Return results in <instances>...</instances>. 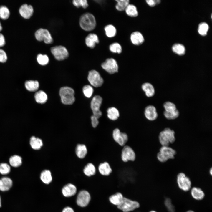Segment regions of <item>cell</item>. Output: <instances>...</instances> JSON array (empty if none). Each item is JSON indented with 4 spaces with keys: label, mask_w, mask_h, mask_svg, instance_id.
Listing matches in <instances>:
<instances>
[{
    "label": "cell",
    "mask_w": 212,
    "mask_h": 212,
    "mask_svg": "<svg viewBox=\"0 0 212 212\" xmlns=\"http://www.w3.org/2000/svg\"><path fill=\"white\" fill-rule=\"evenodd\" d=\"M79 22L81 28L86 31H92L96 26V21L95 16L89 13L82 14L80 17Z\"/></svg>",
    "instance_id": "6da1fadb"
},
{
    "label": "cell",
    "mask_w": 212,
    "mask_h": 212,
    "mask_svg": "<svg viewBox=\"0 0 212 212\" xmlns=\"http://www.w3.org/2000/svg\"><path fill=\"white\" fill-rule=\"evenodd\" d=\"M158 138L162 146H169L175 140V132L169 128H166L160 132Z\"/></svg>",
    "instance_id": "7a4b0ae2"
},
{
    "label": "cell",
    "mask_w": 212,
    "mask_h": 212,
    "mask_svg": "<svg viewBox=\"0 0 212 212\" xmlns=\"http://www.w3.org/2000/svg\"><path fill=\"white\" fill-rule=\"evenodd\" d=\"M59 94L62 103L66 105L73 104L75 100L74 91L72 88L63 87L60 89Z\"/></svg>",
    "instance_id": "3957f363"
},
{
    "label": "cell",
    "mask_w": 212,
    "mask_h": 212,
    "mask_svg": "<svg viewBox=\"0 0 212 212\" xmlns=\"http://www.w3.org/2000/svg\"><path fill=\"white\" fill-rule=\"evenodd\" d=\"M176 154L175 150L169 146H162L157 154V157L160 162L164 163L169 159H173Z\"/></svg>",
    "instance_id": "277c9868"
},
{
    "label": "cell",
    "mask_w": 212,
    "mask_h": 212,
    "mask_svg": "<svg viewBox=\"0 0 212 212\" xmlns=\"http://www.w3.org/2000/svg\"><path fill=\"white\" fill-rule=\"evenodd\" d=\"M140 206L138 201L124 197L121 203L117 207L123 212H131L138 208Z\"/></svg>",
    "instance_id": "5b68a950"
},
{
    "label": "cell",
    "mask_w": 212,
    "mask_h": 212,
    "mask_svg": "<svg viewBox=\"0 0 212 212\" xmlns=\"http://www.w3.org/2000/svg\"><path fill=\"white\" fill-rule=\"evenodd\" d=\"M136 153L131 147L127 145L122 147L121 152L120 158L123 162H134L136 160Z\"/></svg>",
    "instance_id": "8992f818"
},
{
    "label": "cell",
    "mask_w": 212,
    "mask_h": 212,
    "mask_svg": "<svg viewBox=\"0 0 212 212\" xmlns=\"http://www.w3.org/2000/svg\"><path fill=\"white\" fill-rule=\"evenodd\" d=\"M112 137L114 141L122 147L126 145L128 140L127 134L125 132L121 131L118 128H116L113 130Z\"/></svg>",
    "instance_id": "52a82bcc"
},
{
    "label": "cell",
    "mask_w": 212,
    "mask_h": 212,
    "mask_svg": "<svg viewBox=\"0 0 212 212\" xmlns=\"http://www.w3.org/2000/svg\"><path fill=\"white\" fill-rule=\"evenodd\" d=\"M177 183L179 188L183 191H188L191 188V180L189 178L183 173H180L177 175Z\"/></svg>",
    "instance_id": "ba28073f"
},
{
    "label": "cell",
    "mask_w": 212,
    "mask_h": 212,
    "mask_svg": "<svg viewBox=\"0 0 212 212\" xmlns=\"http://www.w3.org/2000/svg\"><path fill=\"white\" fill-rule=\"evenodd\" d=\"M51 51L55 58L59 61L63 60L66 59L69 55L67 49L62 46L52 47L51 49Z\"/></svg>",
    "instance_id": "9c48e42d"
},
{
    "label": "cell",
    "mask_w": 212,
    "mask_h": 212,
    "mask_svg": "<svg viewBox=\"0 0 212 212\" xmlns=\"http://www.w3.org/2000/svg\"><path fill=\"white\" fill-rule=\"evenodd\" d=\"M102 100L101 97L96 95L93 97L91 102V107L93 112V115L98 119L102 115V112L100 109Z\"/></svg>",
    "instance_id": "30bf717a"
},
{
    "label": "cell",
    "mask_w": 212,
    "mask_h": 212,
    "mask_svg": "<svg viewBox=\"0 0 212 212\" xmlns=\"http://www.w3.org/2000/svg\"><path fill=\"white\" fill-rule=\"evenodd\" d=\"M102 68L110 74L118 71V66L116 60L113 58H108L101 64Z\"/></svg>",
    "instance_id": "8fae6325"
},
{
    "label": "cell",
    "mask_w": 212,
    "mask_h": 212,
    "mask_svg": "<svg viewBox=\"0 0 212 212\" xmlns=\"http://www.w3.org/2000/svg\"><path fill=\"white\" fill-rule=\"evenodd\" d=\"M35 36L36 39L39 41H44L47 44L53 42V39L49 32L47 29L40 28L36 32Z\"/></svg>",
    "instance_id": "7c38bea8"
},
{
    "label": "cell",
    "mask_w": 212,
    "mask_h": 212,
    "mask_svg": "<svg viewBox=\"0 0 212 212\" xmlns=\"http://www.w3.org/2000/svg\"><path fill=\"white\" fill-rule=\"evenodd\" d=\"M87 78L90 84L95 87H100L104 82L99 73L94 70L89 72Z\"/></svg>",
    "instance_id": "4fadbf2b"
},
{
    "label": "cell",
    "mask_w": 212,
    "mask_h": 212,
    "mask_svg": "<svg viewBox=\"0 0 212 212\" xmlns=\"http://www.w3.org/2000/svg\"><path fill=\"white\" fill-rule=\"evenodd\" d=\"M91 199L90 193L86 190H82L78 193L77 198V203L79 206L84 207L89 204Z\"/></svg>",
    "instance_id": "5bb4252c"
},
{
    "label": "cell",
    "mask_w": 212,
    "mask_h": 212,
    "mask_svg": "<svg viewBox=\"0 0 212 212\" xmlns=\"http://www.w3.org/2000/svg\"><path fill=\"white\" fill-rule=\"evenodd\" d=\"M97 170L99 173L104 176H109L112 171L110 165L107 161L100 163L98 165Z\"/></svg>",
    "instance_id": "9a60e30c"
},
{
    "label": "cell",
    "mask_w": 212,
    "mask_h": 212,
    "mask_svg": "<svg viewBox=\"0 0 212 212\" xmlns=\"http://www.w3.org/2000/svg\"><path fill=\"white\" fill-rule=\"evenodd\" d=\"M20 15L26 19H29L32 15L34 10L31 5L24 4L22 5L19 9Z\"/></svg>",
    "instance_id": "2e32d148"
},
{
    "label": "cell",
    "mask_w": 212,
    "mask_h": 212,
    "mask_svg": "<svg viewBox=\"0 0 212 212\" xmlns=\"http://www.w3.org/2000/svg\"><path fill=\"white\" fill-rule=\"evenodd\" d=\"M144 114L145 117L150 121L155 120L158 117L155 107L153 105H149L145 108Z\"/></svg>",
    "instance_id": "e0dca14e"
},
{
    "label": "cell",
    "mask_w": 212,
    "mask_h": 212,
    "mask_svg": "<svg viewBox=\"0 0 212 212\" xmlns=\"http://www.w3.org/2000/svg\"><path fill=\"white\" fill-rule=\"evenodd\" d=\"M85 42L86 45L91 49L94 48L96 44L99 42L97 36L94 33H90L86 37Z\"/></svg>",
    "instance_id": "ac0fdd59"
},
{
    "label": "cell",
    "mask_w": 212,
    "mask_h": 212,
    "mask_svg": "<svg viewBox=\"0 0 212 212\" xmlns=\"http://www.w3.org/2000/svg\"><path fill=\"white\" fill-rule=\"evenodd\" d=\"M130 39L132 44L137 46L141 44L144 41V37L142 34L139 32L137 31L131 33Z\"/></svg>",
    "instance_id": "d6986e66"
},
{
    "label": "cell",
    "mask_w": 212,
    "mask_h": 212,
    "mask_svg": "<svg viewBox=\"0 0 212 212\" xmlns=\"http://www.w3.org/2000/svg\"><path fill=\"white\" fill-rule=\"evenodd\" d=\"M77 188L73 184L69 183L64 186L62 189V193L64 196L69 197L74 195L76 193Z\"/></svg>",
    "instance_id": "ffe728a7"
},
{
    "label": "cell",
    "mask_w": 212,
    "mask_h": 212,
    "mask_svg": "<svg viewBox=\"0 0 212 212\" xmlns=\"http://www.w3.org/2000/svg\"><path fill=\"white\" fill-rule=\"evenodd\" d=\"M12 185L13 181L9 177H4L0 179V190L2 191H9Z\"/></svg>",
    "instance_id": "44dd1931"
},
{
    "label": "cell",
    "mask_w": 212,
    "mask_h": 212,
    "mask_svg": "<svg viewBox=\"0 0 212 212\" xmlns=\"http://www.w3.org/2000/svg\"><path fill=\"white\" fill-rule=\"evenodd\" d=\"M124 197L122 194L120 192H117L110 195L108 199L110 203L112 204L117 206L122 202Z\"/></svg>",
    "instance_id": "7402d4cb"
},
{
    "label": "cell",
    "mask_w": 212,
    "mask_h": 212,
    "mask_svg": "<svg viewBox=\"0 0 212 212\" xmlns=\"http://www.w3.org/2000/svg\"><path fill=\"white\" fill-rule=\"evenodd\" d=\"M191 195L192 197L197 200H201L204 197L205 195L203 191L200 188L193 187L191 189Z\"/></svg>",
    "instance_id": "603a6c76"
},
{
    "label": "cell",
    "mask_w": 212,
    "mask_h": 212,
    "mask_svg": "<svg viewBox=\"0 0 212 212\" xmlns=\"http://www.w3.org/2000/svg\"><path fill=\"white\" fill-rule=\"evenodd\" d=\"M83 171L84 174L88 177L94 176L96 173V167L91 163H88L85 166Z\"/></svg>",
    "instance_id": "cb8c5ba5"
},
{
    "label": "cell",
    "mask_w": 212,
    "mask_h": 212,
    "mask_svg": "<svg viewBox=\"0 0 212 212\" xmlns=\"http://www.w3.org/2000/svg\"><path fill=\"white\" fill-rule=\"evenodd\" d=\"M75 153L77 156L79 158H84L87 153V149L86 145L84 144H78L76 148Z\"/></svg>",
    "instance_id": "d4e9b609"
},
{
    "label": "cell",
    "mask_w": 212,
    "mask_h": 212,
    "mask_svg": "<svg viewBox=\"0 0 212 212\" xmlns=\"http://www.w3.org/2000/svg\"><path fill=\"white\" fill-rule=\"evenodd\" d=\"M29 143L32 148L35 150L40 149L43 145L42 140L40 138L34 136L31 137Z\"/></svg>",
    "instance_id": "484cf974"
},
{
    "label": "cell",
    "mask_w": 212,
    "mask_h": 212,
    "mask_svg": "<svg viewBox=\"0 0 212 212\" xmlns=\"http://www.w3.org/2000/svg\"><path fill=\"white\" fill-rule=\"evenodd\" d=\"M142 88L147 97H150L154 95L155 89L153 85L150 83L148 82L144 83L142 85Z\"/></svg>",
    "instance_id": "4316f807"
},
{
    "label": "cell",
    "mask_w": 212,
    "mask_h": 212,
    "mask_svg": "<svg viewBox=\"0 0 212 212\" xmlns=\"http://www.w3.org/2000/svg\"><path fill=\"white\" fill-rule=\"evenodd\" d=\"M40 178L44 183L47 184H49L52 180L51 172L48 170H43L41 173Z\"/></svg>",
    "instance_id": "83f0119b"
},
{
    "label": "cell",
    "mask_w": 212,
    "mask_h": 212,
    "mask_svg": "<svg viewBox=\"0 0 212 212\" xmlns=\"http://www.w3.org/2000/svg\"><path fill=\"white\" fill-rule=\"evenodd\" d=\"M107 112L108 118L112 121L117 120L120 116L118 110L114 107L108 108L107 110Z\"/></svg>",
    "instance_id": "f1b7e54d"
},
{
    "label": "cell",
    "mask_w": 212,
    "mask_h": 212,
    "mask_svg": "<svg viewBox=\"0 0 212 212\" xmlns=\"http://www.w3.org/2000/svg\"><path fill=\"white\" fill-rule=\"evenodd\" d=\"M34 97L36 102L40 104L44 103L47 100V95L42 90H40L37 92L35 93Z\"/></svg>",
    "instance_id": "f546056e"
},
{
    "label": "cell",
    "mask_w": 212,
    "mask_h": 212,
    "mask_svg": "<svg viewBox=\"0 0 212 212\" xmlns=\"http://www.w3.org/2000/svg\"><path fill=\"white\" fill-rule=\"evenodd\" d=\"M25 86L28 90L30 92H34L39 88V84L37 81L30 80L25 82Z\"/></svg>",
    "instance_id": "4dcf8cb0"
},
{
    "label": "cell",
    "mask_w": 212,
    "mask_h": 212,
    "mask_svg": "<svg viewBox=\"0 0 212 212\" xmlns=\"http://www.w3.org/2000/svg\"><path fill=\"white\" fill-rule=\"evenodd\" d=\"M125 11L127 14L129 16L135 17L138 15V12L136 6L132 4H129Z\"/></svg>",
    "instance_id": "1f68e13d"
},
{
    "label": "cell",
    "mask_w": 212,
    "mask_h": 212,
    "mask_svg": "<svg viewBox=\"0 0 212 212\" xmlns=\"http://www.w3.org/2000/svg\"><path fill=\"white\" fill-rule=\"evenodd\" d=\"M9 161L11 166L14 167H17L21 165L22 159L20 156L14 155L10 158Z\"/></svg>",
    "instance_id": "d6a6232c"
},
{
    "label": "cell",
    "mask_w": 212,
    "mask_h": 212,
    "mask_svg": "<svg viewBox=\"0 0 212 212\" xmlns=\"http://www.w3.org/2000/svg\"><path fill=\"white\" fill-rule=\"evenodd\" d=\"M104 30L106 35L109 38L114 37L116 34V29L115 27L112 24H108L104 27Z\"/></svg>",
    "instance_id": "836d02e7"
},
{
    "label": "cell",
    "mask_w": 212,
    "mask_h": 212,
    "mask_svg": "<svg viewBox=\"0 0 212 212\" xmlns=\"http://www.w3.org/2000/svg\"><path fill=\"white\" fill-rule=\"evenodd\" d=\"M115 1L117 2L115 8L117 10L120 11L125 10L130 1L129 0H116Z\"/></svg>",
    "instance_id": "e575fe53"
},
{
    "label": "cell",
    "mask_w": 212,
    "mask_h": 212,
    "mask_svg": "<svg viewBox=\"0 0 212 212\" xmlns=\"http://www.w3.org/2000/svg\"><path fill=\"white\" fill-rule=\"evenodd\" d=\"M179 112L177 109L175 110L166 111H165L163 114L165 117L168 120H174L177 118L179 115Z\"/></svg>",
    "instance_id": "d590c367"
},
{
    "label": "cell",
    "mask_w": 212,
    "mask_h": 212,
    "mask_svg": "<svg viewBox=\"0 0 212 212\" xmlns=\"http://www.w3.org/2000/svg\"><path fill=\"white\" fill-rule=\"evenodd\" d=\"M172 50L175 53L179 55H183L185 52L184 46L180 44H174L172 47Z\"/></svg>",
    "instance_id": "8d00e7d4"
},
{
    "label": "cell",
    "mask_w": 212,
    "mask_h": 212,
    "mask_svg": "<svg viewBox=\"0 0 212 212\" xmlns=\"http://www.w3.org/2000/svg\"><path fill=\"white\" fill-rule=\"evenodd\" d=\"M10 15V11L8 8L6 6H0V18L2 19H8Z\"/></svg>",
    "instance_id": "74e56055"
},
{
    "label": "cell",
    "mask_w": 212,
    "mask_h": 212,
    "mask_svg": "<svg viewBox=\"0 0 212 212\" xmlns=\"http://www.w3.org/2000/svg\"><path fill=\"white\" fill-rule=\"evenodd\" d=\"M110 50L112 52L115 53H121L122 51L121 45L119 43L115 42L111 44L109 46Z\"/></svg>",
    "instance_id": "f35d334b"
},
{
    "label": "cell",
    "mask_w": 212,
    "mask_h": 212,
    "mask_svg": "<svg viewBox=\"0 0 212 212\" xmlns=\"http://www.w3.org/2000/svg\"><path fill=\"white\" fill-rule=\"evenodd\" d=\"M209 29L208 24L205 22L200 23L198 26V31L199 33L203 36L206 35Z\"/></svg>",
    "instance_id": "ab89813d"
},
{
    "label": "cell",
    "mask_w": 212,
    "mask_h": 212,
    "mask_svg": "<svg viewBox=\"0 0 212 212\" xmlns=\"http://www.w3.org/2000/svg\"><path fill=\"white\" fill-rule=\"evenodd\" d=\"M37 60L38 63L40 65H44L47 64L49 62V59L48 56L45 54H38L37 57Z\"/></svg>",
    "instance_id": "60d3db41"
},
{
    "label": "cell",
    "mask_w": 212,
    "mask_h": 212,
    "mask_svg": "<svg viewBox=\"0 0 212 212\" xmlns=\"http://www.w3.org/2000/svg\"><path fill=\"white\" fill-rule=\"evenodd\" d=\"M10 166L6 163H2L0 164V173L2 175H6L10 172Z\"/></svg>",
    "instance_id": "b9f144b4"
},
{
    "label": "cell",
    "mask_w": 212,
    "mask_h": 212,
    "mask_svg": "<svg viewBox=\"0 0 212 212\" xmlns=\"http://www.w3.org/2000/svg\"><path fill=\"white\" fill-rule=\"evenodd\" d=\"M83 92L84 95L87 98H90L93 92V89L90 85H85L83 88Z\"/></svg>",
    "instance_id": "7bdbcfd3"
},
{
    "label": "cell",
    "mask_w": 212,
    "mask_h": 212,
    "mask_svg": "<svg viewBox=\"0 0 212 212\" xmlns=\"http://www.w3.org/2000/svg\"><path fill=\"white\" fill-rule=\"evenodd\" d=\"M72 3L73 5L77 8L82 7L85 9L88 6L87 1L86 0H74Z\"/></svg>",
    "instance_id": "ee69618b"
},
{
    "label": "cell",
    "mask_w": 212,
    "mask_h": 212,
    "mask_svg": "<svg viewBox=\"0 0 212 212\" xmlns=\"http://www.w3.org/2000/svg\"><path fill=\"white\" fill-rule=\"evenodd\" d=\"M165 111L168 112L175 110L177 109L176 105L173 103L170 102H166L163 105Z\"/></svg>",
    "instance_id": "f6af8a7d"
},
{
    "label": "cell",
    "mask_w": 212,
    "mask_h": 212,
    "mask_svg": "<svg viewBox=\"0 0 212 212\" xmlns=\"http://www.w3.org/2000/svg\"><path fill=\"white\" fill-rule=\"evenodd\" d=\"M98 119L93 115L91 117V124L93 128H95L98 126L99 123Z\"/></svg>",
    "instance_id": "bcb514c9"
},
{
    "label": "cell",
    "mask_w": 212,
    "mask_h": 212,
    "mask_svg": "<svg viewBox=\"0 0 212 212\" xmlns=\"http://www.w3.org/2000/svg\"><path fill=\"white\" fill-rule=\"evenodd\" d=\"M7 57L5 52L3 49H0V62L4 63L6 62Z\"/></svg>",
    "instance_id": "7dc6e473"
},
{
    "label": "cell",
    "mask_w": 212,
    "mask_h": 212,
    "mask_svg": "<svg viewBox=\"0 0 212 212\" xmlns=\"http://www.w3.org/2000/svg\"><path fill=\"white\" fill-rule=\"evenodd\" d=\"M146 1L148 4L150 6L153 7L160 3V1L159 0H146Z\"/></svg>",
    "instance_id": "c3c4849f"
},
{
    "label": "cell",
    "mask_w": 212,
    "mask_h": 212,
    "mask_svg": "<svg viewBox=\"0 0 212 212\" xmlns=\"http://www.w3.org/2000/svg\"><path fill=\"white\" fill-rule=\"evenodd\" d=\"M5 44L4 37L1 33H0V47L3 46Z\"/></svg>",
    "instance_id": "681fc988"
},
{
    "label": "cell",
    "mask_w": 212,
    "mask_h": 212,
    "mask_svg": "<svg viewBox=\"0 0 212 212\" xmlns=\"http://www.w3.org/2000/svg\"><path fill=\"white\" fill-rule=\"evenodd\" d=\"M62 212H74V211L72 208L68 206L64 208Z\"/></svg>",
    "instance_id": "f907efd6"
},
{
    "label": "cell",
    "mask_w": 212,
    "mask_h": 212,
    "mask_svg": "<svg viewBox=\"0 0 212 212\" xmlns=\"http://www.w3.org/2000/svg\"><path fill=\"white\" fill-rule=\"evenodd\" d=\"M210 174L211 175H212V168H211L209 170Z\"/></svg>",
    "instance_id": "816d5d0a"
},
{
    "label": "cell",
    "mask_w": 212,
    "mask_h": 212,
    "mask_svg": "<svg viewBox=\"0 0 212 212\" xmlns=\"http://www.w3.org/2000/svg\"><path fill=\"white\" fill-rule=\"evenodd\" d=\"M2 29V25H1V23L0 22V31H1Z\"/></svg>",
    "instance_id": "f5cc1de1"
},
{
    "label": "cell",
    "mask_w": 212,
    "mask_h": 212,
    "mask_svg": "<svg viewBox=\"0 0 212 212\" xmlns=\"http://www.w3.org/2000/svg\"><path fill=\"white\" fill-rule=\"evenodd\" d=\"M186 212H195L191 210H189L188 211H187Z\"/></svg>",
    "instance_id": "db71d44e"
},
{
    "label": "cell",
    "mask_w": 212,
    "mask_h": 212,
    "mask_svg": "<svg viewBox=\"0 0 212 212\" xmlns=\"http://www.w3.org/2000/svg\"><path fill=\"white\" fill-rule=\"evenodd\" d=\"M1 197L0 196V207L1 206Z\"/></svg>",
    "instance_id": "11a10c76"
},
{
    "label": "cell",
    "mask_w": 212,
    "mask_h": 212,
    "mask_svg": "<svg viewBox=\"0 0 212 212\" xmlns=\"http://www.w3.org/2000/svg\"><path fill=\"white\" fill-rule=\"evenodd\" d=\"M149 212H157L154 210H151V211H150Z\"/></svg>",
    "instance_id": "9f6ffc18"
}]
</instances>
